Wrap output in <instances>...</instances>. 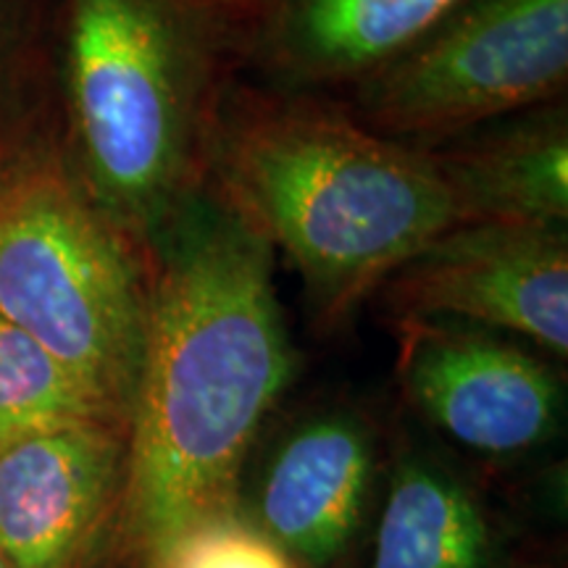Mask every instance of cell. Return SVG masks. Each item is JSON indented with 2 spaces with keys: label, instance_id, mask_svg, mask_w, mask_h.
<instances>
[{
  "label": "cell",
  "instance_id": "8fae6325",
  "mask_svg": "<svg viewBox=\"0 0 568 568\" xmlns=\"http://www.w3.org/2000/svg\"><path fill=\"white\" fill-rule=\"evenodd\" d=\"M424 153L458 224H568L566 101L495 119Z\"/></svg>",
  "mask_w": 568,
  "mask_h": 568
},
{
  "label": "cell",
  "instance_id": "52a82bcc",
  "mask_svg": "<svg viewBox=\"0 0 568 568\" xmlns=\"http://www.w3.org/2000/svg\"><path fill=\"white\" fill-rule=\"evenodd\" d=\"M400 374L408 403L479 456H518L556 435L564 387L550 364L493 329L403 318Z\"/></svg>",
  "mask_w": 568,
  "mask_h": 568
},
{
  "label": "cell",
  "instance_id": "7a4b0ae2",
  "mask_svg": "<svg viewBox=\"0 0 568 568\" xmlns=\"http://www.w3.org/2000/svg\"><path fill=\"white\" fill-rule=\"evenodd\" d=\"M205 187L290 261L322 329L458 224L424 151L372 132L335 98L243 74L213 124Z\"/></svg>",
  "mask_w": 568,
  "mask_h": 568
},
{
  "label": "cell",
  "instance_id": "3957f363",
  "mask_svg": "<svg viewBox=\"0 0 568 568\" xmlns=\"http://www.w3.org/2000/svg\"><path fill=\"white\" fill-rule=\"evenodd\" d=\"M245 45V27L213 0H61V142L90 195L142 247L203 190Z\"/></svg>",
  "mask_w": 568,
  "mask_h": 568
},
{
  "label": "cell",
  "instance_id": "4fadbf2b",
  "mask_svg": "<svg viewBox=\"0 0 568 568\" xmlns=\"http://www.w3.org/2000/svg\"><path fill=\"white\" fill-rule=\"evenodd\" d=\"M82 418H116L71 368L0 316V445L27 432Z\"/></svg>",
  "mask_w": 568,
  "mask_h": 568
},
{
  "label": "cell",
  "instance_id": "ba28073f",
  "mask_svg": "<svg viewBox=\"0 0 568 568\" xmlns=\"http://www.w3.org/2000/svg\"><path fill=\"white\" fill-rule=\"evenodd\" d=\"M126 479V424L82 418L0 445V550L13 568H82Z\"/></svg>",
  "mask_w": 568,
  "mask_h": 568
},
{
  "label": "cell",
  "instance_id": "8992f818",
  "mask_svg": "<svg viewBox=\"0 0 568 568\" xmlns=\"http://www.w3.org/2000/svg\"><path fill=\"white\" fill-rule=\"evenodd\" d=\"M374 297L395 322L471 324L566 358V226L456 224L403 261Z\"/></svg>",
  "mask_w": 568,
  "mask_h": 568
},
{
  "label": "cell",
  "instance_id": "2e32d148",
  "mask_svg": "<svg viewBox=\"0 0 568 568\" xmlns=\"http://www.w3.org/2000/svg\"><path fill=\"white\" fill-rule=\"evenodd\" d=\"M0 568H13V566L9 564V558L3 556V550H0Z\"/></svg>",
  "mask_w": 568,
  "mask_h": 568
},
{
  "label": "cell",
  "instance_id": "7c38bea8",
  "mask_svg": "<svg viewBox=\"0 0 568 568\" xmlns=\"http://www.w3.org/2000/svg\"><path fill=\"white\" fill-rule=\"evenodd\" d=\"M368 568H497V542L479 497L439 460L400 456Z\"/></svg>",
  "mask_w": 568,
  "mask_h": 568
},
{
  "label": "cell",
  "instance_id": "9c48e42d",
  "mask_svg": "<svg viewBox=\"0 0 568 568\" xmlns=\"http://www.w3.org/2000/svg\"><path fill=\"white\" fill-rule=\"evenodd\" d=\"M374 471L372 424L355 410L322 408L272 445L247 518L297 564L326 566L358 531Z\"/></svg>",
  "mask_w": 568,
  "mask_h": 568
},
{
  "label": "cell",
  "instance_id": "277c9868",
  "mask_svg": "<svg viewBox=\"0 0 568 568\" xmlns=\"http://www.w3.org/2000/svg\"><path fill=\"white\" fill-rule=\"evenodd\" d=\"M0 316L130 418L148 253L98 205L61 140L0 134Z\"/></svg>",
  "mask_w": 568,
  "mask_h": 568
},
{
  "label": "cell",
  "instance_id": "9a60e30c",
  "mask_svg": "<svg viewBox=\"0 0 568 568\" xmlns=\"http://www.w3.org/2000/svg\"><path fill=\"white\" fill-rule=\"evenodd\" d=\"M213 3L222 6V9L230 13V17L237 19L247 30V34H251V27L255 24V19H258L261 13L274 3V0H213Z\"/></svg>",
  "mask_w": 568,
  "mask_h": 568
},
{
  "label": "cell",
  "instance_id": "5bb4252c",
  "mask_svg": "<svg viewBox=\"0 0 568 568\" xmlns=\"http://www.w3.org/2000/svg\"><path fill=\"white\" fill-rule=\"evenodd\" d=\"M148 568H297L240 506L190 524L145 560Z\"/></svg>",
  "mask_w": 568,
  "mask_h": 568
},
{
  "label": "cell",
  "instance_id": "6da1fadb",
  "mask_svg": "<svg viewBox=\"0 0 568 568\" xmlns=\"http://www.w3.org/2000/svg\"><path fill=\"white\" fill-rule=\"evenodd\" d=\"M148 316L122 508L151 558L240 500L243 466L295 376L274 251L203 184L145 243Z\"/></svg>",
  "mask_w": 568,
  "mask_h": 568
},
{
  "label": "cell",
  "instance_id": "30bf717a",
  "mask_svg": "<svg viewBox=\"0 0 568 568\" xmlns=\"http://www.w3.org/2000/svg\"><path fill=\"white\" fill-rule=\"evenodd\" d=\"M468 0H274L245 45V80L337 98Z\"/></svg>",
  "mask_w": 568,
  "mask_h": 568
},
{
  "label": "cell",
  "instance_id": "5b68a950",
  "mask_svg": "<svg viewBox=\"0 0 568 568\" xmlns=\"http://www.w3.org/2000/svg\"><path fill=\"white\" fill-rule=\"evenodd\" d=\"M566 84L568 0H468L335 101L382 138L426 151L564 101Z\"/></svg>",
  "mask_w": 568,
  "mask_h": 568
}]
</instances>
